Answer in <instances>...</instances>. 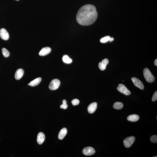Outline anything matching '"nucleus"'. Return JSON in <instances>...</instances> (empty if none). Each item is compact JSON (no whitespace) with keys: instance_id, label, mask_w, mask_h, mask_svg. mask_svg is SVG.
I'll list each match as a JSON object with an SVG mask.
<instances>
[{"instance_id":"22","label":"nucleus","mask_w":157,"mask_h":157,"mask_svg":"<svg viewBox=\"0 0 157 157\" xmlns=\"http://www.w3.org/2000/svg\"><path fill=\"white\" fill-rule=\"evenodd\" d=\"M151 141L152 143H157V135L152 136L150 138Z\"/></svg>"},{"instance_id":"24","label":"nucleus","mask_w":157,"mask_h":157,"mask_svg":"<svg viewBox=\"0 0 157 157\" xmlns=\"http://www.w3.org/2000/svg\"><path fill=\"white\" fill-rule=\"evenodd\" d=\"M157 99V92L156 91L153 94L152 98V101L153 102L156 101Z\"/></svg>"},{"instance_id":"14","label":"nucleus","mask_w":157,"mask_h":157,"mask_svg":"<svg viewBox=\"0 0 157 157\" xmlns=\"http://www.w3.org/2000/svg\"><path fill=\"white\" fill-rule=\"evenodd\" d=\"M42 78H35L28 84V85L34 87L39 85L41 81Z\"/></svg>"},{"instance_id":"10","label":"nucleus","mask_w":157,"mask_h":157,"mask_svg":"<svg viewBox=\"0 0 157 157\" xmlns=\"http://www.w3.org/2000/svg\"><path fill=\"white\" fill-rule=\"evenodd\" d=\"M51 49L48 47H45L43 48L40 50L39 53V55L41 56H44L49 54L51 52Z\"/></svg>"},{"instance_id":"2","label":"nucleus","mask_w":157,"mask_h":157,"mask_svg":"<svg viewBox=\"0 0 157 157\" xmlns=\"http://www.w3.org/2000/svg\"><path fill=\"white\" fill-rule=\"evenodd\" d=\"M144 78L147 82L152 83L154 81V77L152 74L151 72L148 68H146L144 69Z\"/></svg>"},{"instance_id":"13","label":"nucleus","mask_w":157,"mask_h":157,"mask_svg":"<svg viewBox=\"0 0 157 157\" xmlns=\"http://www.w3.org/2000/svg\"><path fill=\"white\" fill-rule=\"evenodd\" d=\"M24 74V71L22 69H19L16 72L15 75V78L17 80H20Z\"/></svg>"},{"instance_id":"12","label":"nucleus","mask_w":157,"mask_h":157,"mask_svg":"<svg viewBox=\"0 0 157 157\" xmlns=\"http://www.w3.org/2000/svg\"><path fill=\"white\" fill-rule=\"evenodd\" d=\"M45 135L43 133L40 132L38 133L37 138L38 143L39 145H41L45 141Z\"/></svg>"},{"instance_id":"15","label":"nucleus","mask_w":157,"mask_h":157,"mask_svg":"<svg viewBox=\"0 0 157 157\" xmlns=\"http://www.w3.org/2000/svg\"><path fill=\"white\" fill-rule=\"evenodd\" d=\"M139 118V116L137 115L132 114L128 116L127 120L130 122H135L137 121Z\"/></svg>"},{"instance_id":"19","label":"nucleus","mask_w":157,"mask_h":157,"mask_svg":"<svg viewBox=\"0 0 157 157\" xmlns=\"http://www.w3.org/2000/svg\"><path fill=\"white\" fill-rule=\"evenodd\" d=\"M2 52L3 55L4 57H9L10 55V53L8 50L5 48H3L2 49Z\"/></svg>"},{"instance_id":"21","label":"nucleus","mask_w":157,"mask_h":157,"mask_svg":"<svg viewBox=\"0 0 157 157\" xmlns=\"http://www.w3.org/2000/svg\"><path fill=\"white\" fill-rule=\"evenodd\" d=\"M67 101L66 100H64L63 101L62 104L61 105L60 107L62 109H66L67 107Z\"/></svg>"},{"instance_id":"1","label":"nucleus","mask_w":157,"mask_h":157,"mask_svg":"<svg viewBox=\"0 0 157 157\" xmlns=\"http://www.w3.org/2000/svg\"><path fill=\"white\" fill-rule=\"evenodd\" d=\"M98 17L96 8L93 5L88 4L80 9L76 16L77 21L82 26L91 25L95 22Z\"/></svg>"},{"instance_id":"3","label":"nucleus","mask_w":157,"mask_h":157,"mask_svg":"<svg viewBox=\"0 0 157 157\" xmlns=\"http://www.w3.org/2000/svg\"><path fill=\"white\" fill-rule=\"evenodd\" d=\"M60 85V81L58 79H54L52 80L49 84V87L50 90H55L58 89Z\"/></svg>"},{"instance_id":"18","label":"nucleus","mask_w":157,"mask_h":157,"mask_svg":"<svg viewBox=\"0 0 157 157\" xmlns=\"http://www.w3.org/2000/svg\"><path fill=\"white\" fill-rule=\"evenodd\" d=\"M62 60L63 62L66 64H70L72 62V60L67 55H64L63 56Z\"/></svg>"},{"instance_id":"23","label":"nucleus","mask_w":157,"mask_h":157,"mask_svg":"<svg viewBox=\"0 0 157 157\" xmlns=\"http://www.w3.org/2000/svg\"><path fill=\"white\" fill-rule=\"evenodd\" d=\"M79 100L77 99H75L72 100L71 102L72 104L74 106H76L79 104Z\"/></svg>"},{"instance_id":"6","label":"nucleus","mask_w":157,"mask_h":157,"mask_svg":"<svg viewBox=\"0 0 157 157\" xmlns=\"http://www.w3.org/2000/svg\"><path fill=\"white\" fill-rule=\"evenodd\" d=\"M83 153L86 156H90L94 154L95 153V150L92 147H88L83 149Z\"/></svg>"},{"instance_id":"8","label":"nucleus","mask_w":157,"mask_h":157,"mask_svg":"<svg viewBox=\"0 0 157 157\" xmlns=\"http://www.w3.org/2000/svg\"><path fill=\"white\" fill-rule=\"evenodd\" d=\"M0 37L4 40H7L9 39V33L4 28H1L0 29Z\"/></svg>"},{"instance_id":"9","label":"nucleus","mask_w":157,"mask_h":157,"mask_svg":"<svg viewBox=\"0 0 157 157\" xmlns=\"http://www.w3.org/2000/svg\"><path fill=\"white\" fill-rule=\"evenodd\" d=\"M97 107V103L93 102L89 105L88 107V111L89 113L92 114L95 112Z\"/></svg>"},{"instance_id":"20","label":"nucleus","mask_w":157,"mask_h":157,"mask_svg":"<svg viewBox=\"0 0 157 157\" xmlns=\"http://www.w3.org/2000/svg\"><path fill=\"white\" fill-rule=\"evenodd\" d=\"M111 37L109 36H108L103 38L100 40V42L101 43H105L109 41L110 40Z\"/></svg>"},{"instance_id":"25","label":"nucleus","mask_w":157,"mask_h":157,"mask_svg":"<svg viewBox=\"0 0 157 157\" xmlns=\"http://www.w3.org/2000/svg\"><path fill=\"white\" fill-rule=\"evenodd\" d=\"M154 64L155 65L157 66V59H156L155 60V62H154Z\"/></svg>"},{"instance_id":"7","label":"nucleus","mask_w":157,"mask_h":157,"mask_svg":"<svg viewBox=\"0 0 157 157\" xmlns=\"http://www.w3.org/2000/svg\"><path fill=\"white\" fill-rule=\"evenodd\" d=\"M131 79L135 86L141 90H143L144 89V86L140 80L134 77L132 78Z\"/></svg>"},{"instance_id":"26","label":"nucleus","mask_w":157,"mask_h":157,"mask_svg":"<svg viewBox=\"0 0 157 157\" xmlns=\"http://www.w3.org/2000/svg\"><path fill=\"white\" fill-rule=\"evenodd\" d=\"M114 40V39L113 38H111L110 39V42H111L113 41Z\"/></svg>"},{"instance_id":"11","label":"nucleus","mask_w":157,"mask_h":157,"mask_svg":"<svg viewBox=\"0 0 157 157\" xmlns=\"http://www.w3.org/2000/svg\"><path fill=\"white\" fill-rule=\"evenodd\" d=\"M109 63V60L107 59H105L103 60L102 62L99 63L98 67L100 69L104 70L105 69L107 65Z\"/></svg>"},{"instance_id":"28","label":"nucleus","mask_w":157,"mask_h":157,"mask_svg":"<svg viewBox=\"0 0 157 157\" xmlns=\"http://www.w3.org/2000/svg\"><path fill=\"white\" fill-rule=\"evenodd\" d=\"M16 0L18 1V0Z\"/></svg>"},{"instance_id":"27","label":"nucleus","mask_w":157,"mask_h":157,"mask_svg":"<svg viewBox=\"0 0 157 157\" xmlns=\"http://www.w3.org/2000/svg\"><path fill=\"white\" fill-rule=\"evenodd\" d=\"M154 157H157V156H154Z\"/></svg>"},{"instance_id":"4","label":"nucleus","mask_w":157,"mask_h":157,"mask_svg":"<svg viewBox=\"0 0 157 157\" xmlns=\"http://www.w3.org/2000/svg\"><path fill=\"white\" fill-rule=\"evenodd\" d=\"M135 138L133 136L126 138L123 141L124 145L126 148H129L134 143Z\"/></svg>"},{"instance_id":"16","label":"nucleus","mask_w":157,"mask_h":157,"mask_svg":"<svg viewBox=\"0 0 157 157\" xmlns=\"http://www.w3.org/2000/svg\"><path fill=\"white\" fill-rule=\"evenodd\" d=\"M67 131L66 128H64L62 129L60 131L58 135L59 139L61 140L63 139L67 134Z\"/></svg>"},{"instance_id":"17","label":"nucleus","mask_w":157,"mask_h":157,"mask_svg":"<svg viewBox=\"0 0 157 157\" xmlns=\"http://www.w3.org/2000/svg\"><path fill=\"white\" fill-rule=\"evenodd\" d=\"M123 104L120 102H116L113 105V108L114 109L117 110L121 109L123 108Z\"/></svg>"},{"instance_id":"5","label":"nucleus","mask_w":157,"mask_h":157,"mask_svg":"<svg viewBox=\"0 0 157 157\" xmlns=\"http://www.w3.org/2000/svg\"><path fill=\"white\" fill-rule=\"evenodd\" d=\"M118 91L121 93L125 94L126 95H128L131 94V92L126 87L122 84H119L118 87L117 88Z\"/></svg>"}]
</instances>
